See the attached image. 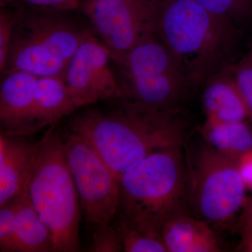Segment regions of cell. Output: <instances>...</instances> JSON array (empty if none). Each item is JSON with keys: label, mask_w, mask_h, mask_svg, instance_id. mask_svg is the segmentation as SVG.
I'll list each match as a JSON object with an SVG mask.
<instances>
[{"label": "cell", "mask_w": 252, "mask_h": 252, "mask_svg": "<svg viewBox=\"0 0 252 252\" xmlns=\"http://www.w3.org/2000/svg\"><path fill=\"white\" fill-rule=\"evenodd\" d=\"M184 148L151 154L119 178L117 214L160 230L167 220L189 213V179Z\"/></svg>", "instance_id": "cell-4"}, {"label": "cell", "mask_w": 252, "mask_h": 252, "mask_svg": "<svg viewBox=\"0 0 252 252\" xmlns=\"http://www.w3.org/2000/svg\"><path fill=\"white\" fill-rule=\"evenodd\" d=\"M242 242L240 244V251L252 252V233H241Z\"/></svg>", "instance_id": "cell-27"}, {"label": "cell", "mask_w": 252, "mask_h": 252, "mask_svg": "<svg viewBox=\"0 0 252 252\" xmlns=\"http://www.w3.org/2000/svg\"><path fill=\"white\" fill-rule=\"evenodd\" d=\"M29 137L0 134V207L28 189L37 143Z\"/></svg>", "instance_id": "cell-12"}, {"label": "cell", "mask_w": 252, "mask_h": 252, "mask_svg": "<svg viewBox=\"0 0 252 252\" xmlns=\"http://www.w3.org/2000/svg\"><path fill=\"white\" fill-rule=\"evenodd\" d=\"M63 120L61 127L88 141L118 180L151 154L184 148L188 137L177 109L151 107L127 97L84 106Z\"/></svg>", "instance_id": "cell-1"}, {"label": "cell", "mask_w": 252, "mask_h": 252, "mask_svg": "<svg viewBox=\"0 0 252 252\" xmlns=\"http://www.w3.org/2000/svg\"><path fill=\"white\" fill-rule=\"evenodd\" d=\"M92 238L91 252H124L122 237L112 223L93 230Z\"/></svg>", "instance_id": "cell-22"}, {"label": "cell", "mask_w": 252, "mask_h": 252, "mask_svg": "<svg viewBox=\"0 0 252 252\" xmlns=\"http://www.w3.org/2000/svg\"><path fill=\"white\" fill-rule=\"evenodd\" d=\"M217 16L230 21L252 17V0H193Z\"/></svg>", "instance_id": "cell-19"}, {"label": "cell", "mask_w": 252, "mask_h": 252, "mask_svg": "<svg viewBox=\"0 0 252 252\" xmlns=\"http://www.w3.org/2000/svg\"><path fill=\"white\" fill-rule=\"evenodd\" d=\"M80 9L112 56L157 34L158 0H84Z\"/></svg>", "instance_id": "cell-9"}, {"label": "cell", "mask_w": 252, "mask_h": 252, "mask_svg": "<svg viewBox=\"0 0 252 252\" xmlns=\"http://www.w3.org/2000/svg\"><path fill=\"white\" fill-rule=\"evenodd\" d=\"M189 213L214 228L228 225L243 210L247 187L239 160L204 141L185 155Z\"/></svg>", "instance_id": "cell-6"}, {"label": "cell", "mask_w": 252, "mask_h": 252, "mask_svg": "<svg viewBox=\"0 0 252 252\" xmlns=\"http://www.w3.org/2000/svg\"><path fill=\"white\" fill-rule=\"evenodd\" d=\"M28 6L39 9L59 11H78L81 9V0H21Z\"/></svg>", "instance_id": "cell-24"}, {"label": "cell", "mask_w": 252, "mask_h": 252, "mask_svg": "<svg viewBox=\"0 0 252 252\" xmlns=\"http://www.w3.org/2000/svg\"><path fill=\"white\" fill-rule=\"evenodd\" d=\"M0 87V134L31 136L39 132L36 116L38 77L23 72L4 73Z\"/></svg>", "instance_id": "cell-11"}, {"label": "cell", "mask_w": 252, "mask_h": 252, "mask_svg": "<svg viewBox=\"0 0 252 252\" xmlns=\"http://www.w3.org/2000/svg\"><path fill=\"white\" fill-rule=\"evenodd\" d=\"M111 63L110 51L94 34L79 46L63 78L79 108L124 97Z\"/></svg>", "instance_id": "cell-10"}, {"label": "cell", "mask_w": 252, "mask_h": 252, "mask_svg": "<svg viewBox=\"0 0 252 252\" xmlns=\"http://www.w3.org/2000/svg\"><path fill=\"white\" fill-rule=\"evenodd\" d=\"M57 125L86 224L92 230L110 225L120 203L119 180L88 141Z\"/></svg>", "instance_id": "cell-8"}, {"label": "cell", "mask_w": 252, "mask_h": 252, "mask_svg": "<svg viewBox=\"0 0 252 252\" xmlns=\"http://www.w3.org/2000/svg\"><path fill=\"white\" fill-rule=\"evenodd\" d=\"M230 24L193 0H158V35L180 63L189 84L198 85L225 65Z\"/></svg>", "instance_id": "cell-3"}, {"label": "cell", "mask_w": 252, "mask_h": 252, "mask_svg": "<svg viewBox=\"0 0 252 252\" xmlns=\"http://www.w3.org/2000/svg\"><path fill=\"white\" fill-rule=\"evenodd\" d=\"M112 224L122 237L124 252H168L160 230L144 222L117 214Z\"/></svg>", "instance_id": "cell-18"}, {"label": "cell", "mask_w": 252, "mask_h": 252, "mask_svg": "<svg viewBox=\"0 0 252 252\" xmlns=\"http://www.w3.org/2000/svg\"><path fill=\"white\" fill-rule=\"evenodd\" d=\"M160 233L168 252L222 251L215 228L188 212L167 220Z\"/></svg>", "instance_id": "cell-14"}, {"label": "cell", "mask_w": 252, "mask_h": 252, "mask_svg": "<svg viewBox=\"0 0 252 252\" xmlns=\"http://www.w3.org/2000/svg\"><path fill=\"white\" fill-rule=\"evenodd\" d=\"M122 70L124 97L157 108L176 109L189 85L180 63L158 34L112 56Z\"/></svg>", "instance_id": "cell-7"}, {"label": "cell", "mask_w": 252, "mask_h": 252, "mask_svg": "<svg viewBox=\"0 0 252 252\" xmlns=\"http://www.w3.org/2000/svg\"><path fill=\"white\" fill-rule=\"evenodd\" d=\"M28 192L33 206L52 233L55 252L79 251V195L57 124L50 127L36 143Z\"/></svg>", "instance_id": "cell-5"}, {"label": "cell", "mask_w": 252, "mask_h": 252, "mask_svg": "<svg viewBox=\"0 0 252 252\" xmlns=\"http://www.w3.org/2000/svg\"><path fill=\"white\" fill-rule=\"evenodd\" d=\"M229 68L239 93L245 104L248 117L252 120V63L251 61L248 56H246L237 64L229 65Z\"/></svg>", "instance_id": "cell-20"}, {"label": "cell", "mask_w": 252, "mask_h": 252, "mask_svg": "<svg viewBox=\"0 0 252 252\" xmlns=\"http://www.w3.org/2000/svg\"><path fill=\"white\" fill-rule=\"evenodd\" d=\"M241 233H252V197L248 199L240 220Z\"/></svg>", "instance_id": "cell-26"}, {"label": "cell", "mask_w": 252, "mask_h": 252, "mask_svg": "<svg viewBox=\"0 0 252 252\" xmlns=\"http://www.w3.org/2000/svg\"><path fill=\"white\" fill-rule=\"evenodd\" d=\"M249 58H250V61H251V62L252 63V50L251 52H250V54L248 55Z\"/></svg>", "instance_id": "cell-28"}, {"label": "cell", "mask_w": 252, "mask_h": 252, "mask_svg": "<svg viewBox=\"0 0 252 252\" xmlns=\"http://www.w3.org/2000/svg\"><path fill=\"white\" fill-rule=\"evenodd\" d=\"M203 140L212 148L240 160L252 151V130L244 122L206 120L201 130Z\"/></svg>", "instance_id": "cell-17"}, {"label": "cell", "mask_w": 252, "mask_h": 252, "mask_svg": "<svg viewBox=\"0 0 252 252\" xmlns=\"http://www.w3.org/2000/svg\"><path fill=\"white\" fill-rule=\"evenodd\" d=\"M203 103L206 120L244 122L249 118L229 64L223 66L207 79Z\"/></svg>", "instance_id": "cell-13"}, {"label": "cell", "mask_w": 252, "mask_h": 252, "mask_svg": "<svg viewBox=\"0 0 252 252\" xmlns=\"http://www.w3.org/2000/svg\"><path fill=\"white\" fill-rule=\"evenodd\" d=\"M36 106L40 130L59 124L79 109L63 78L56 77H38Z\"/></svg>", "instance_id": "cell-16"}, {"label": "cell", "mask_w": 252, "mask_h": 252, "mask_svg": "<svg viewBox=\"0 0 252 252\" xmlns=\"http://www.w3.org/2000/svg\"><path fill=\"white\" fill-rule=\"evenodd\" d=\"M14 252H55L52 233L33 206L28 189L21 194L16 212Z\"/></svg>", "instance_id": "cell-15"}, {"label": "cell", "mask_w": 252, "mask_h": 252, "mask_svg": "<svg viewBox=\"0 0 252 252\" xmlns=\"http://www.w3.org/2000/svg\"><path fill=\"white\" fill-rule=\"evenodd\" d=\"M75 11L28 5L15 10L4 74L23 71L38 77L63 78L79 46L94 34L89 21L76 16Z\"/></svg>", "instance_id": "cell-2"}, {"label": "cell", "mask_w": 252, "mask_h": 252, "mask_svg": "<svg viewBox=\"0 0 252 252\" xmlns=\"http://www.w3.org/2000/svg\"><path fill=\"white\" fill-rule=\"evenodd\" d=\"M240 170L247 188L252 189V151L239 160Z\"/></svg>", "instance_id": "cell-25"}, {"label": "cell", "mask_w": 252, "mask_h": 252, "mask_svg": "<svg viewBox=\"0 0 252 252\" xmlns=\"http://www.w3.org/2000/svg\"><path fill=\"white\" fill-rule=\"evenodd\" d=\"M15 10L1 9L0 12V72L4 74L12 38Z\"/></svg>", "instance_id": "cell-23"}, {"label": "cell", "mask_w": 252, "mask_h": 252, "mask_svg": "<svg viewBox=\"0 0 252 252\" xmlns=\"http://www.w3.org/2000/svg\"><path fill=\"white\" fill-rule=\"evenodd\" d=\"M21 195L0 207V251L14 252L16 212Z\"/></svg>", "instance_id": "cell-21"}]
</instances>
